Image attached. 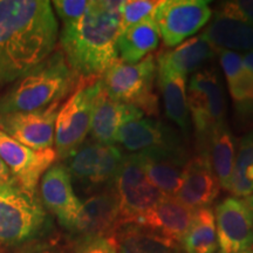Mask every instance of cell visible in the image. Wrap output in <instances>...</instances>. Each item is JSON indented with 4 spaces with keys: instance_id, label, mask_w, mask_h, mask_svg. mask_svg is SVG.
Returning a JSON list of instances; mask_svg holds the SVG:
<instances>
[{
    "instance_id": "cell-1",
    "label": "cell",
    "mask_w": 253,
    "mask_h": 253,
    "mask_svg": "<svg viewBox=\"0 0 253 253\" xmlns=\"http://www.w3.org/2000/svg\"><path fill=\"white\" fill-rule=\"evenodd\" d=\"M58 38L50 1L0 0V90L48 58Z\"/></svg>"
},
{
    "instance_id": "cell-2",
    "label": "cell",
    "mask_w": 253,
    "mask_h": 253,
    "mask_svg": "<svg viewBox=\"0 0 253 253\" xmlns=\"http://www.w3.org/2000/svg\"><path fill=\"white\" fill-rule=\"evenodd\" d=\"M120 1L91 0L86 13L62 26L61 52L78 78H101L119 60Z\"/></svg>"
},
{
    "instance_id": "cell-3",
    "label": "cell",
    "mask_w": 253,
    "mask_h": 253,
    "mask_svg": "<svg viewBox=\"0 0 253 253\" xmlns=\"http://www.w3.org/2000/svg\"><path fill=\"white\" fill-rule=\"evenodd\" d=\"M77 79L63 53L54 50L0 95V115L36 112L61 103L77 86Z\"/></svg>"
},
{
    "instance_id": "cell-4",
    "label": "cell",
    "mask_w": 253,
    "mask_h": 253,
    "mask_svg": "<svg viewBox=\"0 0 253 253\" xmlns=\"http://www.w3.org/2000/svg\"><path fill=\"white\" fill-rule=\"evenodd\" d=\"M49 223L37 192L19 183L0 188V248H21L42 238Z\"/></svg>"
},
{
    "instance_id": "cell-5",
    "label": "cell",
    "mask_w": 253,
    "mask_h": 253,
    "mask_svg": "<svg viewBox=\"0 0 253 253\" xmlns=\"http://www.w3.org/2000/svg\"><path fill=\"white\" fill-rule=\"evenodd\" d=\"M157 63L153 54L136 63L118 60L101 77L104 93L118 102L137 107L143 113L157 114V97L154 82Z\"/></svg>"
},
{
    "instance_id": "cell-6",
    "label": "cell",
    "mask_w": 253,
    "mask_h": 253,
    "mask_svg": "<svg viewBox=\"0 0 253 253\" xmlns=\"http://www.w3.org/2000/svg\"><path fill=\"white\" fill-rule=\"evenodd\" d=\"M186 95L189 114L201 149L210 135L226 123L225 94L217 69L204 67L192 74Z\"/></svg>"
},
{
    "instance_id": "cell-7",
    "label": "cell",
    "mask_w": 253,
    "mask_h": 253,
    "mask_svg": "<svg viewBox=\"0 0 253 253\" xmlns=\"http://www.w3.org/2000/svg\"><path fill=\"white\" fill-rule=\"evenodd\" d=\"M102 91L101 79L82 84L60 107L55 122L54 147L60 160H68L89 134L94 104Z\"/></svg>"
},
{
    "instance_id": "cell-8",
    "label": "cell",
    "mask_w": 253,
    "mask_h": 253,
    "mask_svg": "<svg viewBox=\"0 0 253 253\" xmlns=\"http://www.w3.org/2000/svg\"><path fill=\"white\" fill-rule=\"evenodd\" d=\"M126 155L116 145L84 141L68 158L66 168L72 182L84 191L95 192L115 186V181Z\"/></svg>"
},
{
    "instance_id": "cell-9",
    "label": "cell",
    "mask_w": 253,
    "mask_h": 253,
    "mask_svg": "<svg viewBox=\"0 0 253 253\" xmlns=\"http://www.w3.org/2000/svg\"><path fill=\"white\" fill-rule=\"evenodd\" d=\"M207 0H163L155 8L153 19L164 45L184 42L208 24L212 11Z\"/></svg>"
},
{
    "instance_id": "cell-10",
    "label": "cell",
    "mask_w": 253,
    "mask_h": 253,
    "mask_svg": "<svg viewBox=\"0 0 253 253\" xmlns=\"http://www.w3.org/2000/svg\"><path fill=\"white\" fill-rule=\"evenodd\" d=\"M115 188L120 198V227L149 210L164 196L148 179L138 153L125 156Z\"/></svg>"
},
{
    "instance_id": "cell-11",
    "label": "cell",
    "mask_w": 253,
    "mask_h": 253,
    "mask_svg": "<svg viewBox=\"0 0 253 253\" xmlns=\"http://www.w3.org/2000/svg\"><path fill=\"white\" fill-rule=\"evenodd\" d=\"M40 201L46 211L55 216L59 224L73 232L80 217L82 202L65 164H53L40 179Z\"/></svg>"
},
{
    "instance_id": "cell-12",
    "label": "cell",
    "mask_w": 253,
    "mask_h": 253,
    "mask_svg": "<svg viewBox=\"0 0 253 253\" xmlns=\"http://www.w3.org/2000/svg\"><path fill=\"white\" fill-rule=\"evenodd\" d=\"M60 107L61 103H55L36 112L0 115V130L30 149H52Z\"/></svg>"
},
{
    "instance_id": "cell-13",
    "label": "cell",
    "mask_w": 253,
    "mask_h": 253,
    "mask_svg": "<svg viewBox=\"0 0 253 253\" xmlns=\"http://www.w3.org/2000/svg\"><path fill=\"white\" fill-rule=\"evenodd\" d=\"M0 158L19 184L37 192L41 177L58 160L55 150H33L0 130Z\"/></svg>"
},
{
    "instance_id": "cell-14",
    "label": "cell",
    "mask_w": 253,
    "mask_h": 253,
    "mask_svg": "<svg viewBox=\"0 0 253 253\" xmlns=\"http://www.w3.org/2000/svg\"><path fill=\"white\" fill-rule=\"evenodd\" d=\"M213 213L220 253L249 250L253 240V218L244 199L227 197L217 205Z\"/></svg>"
},
{
    "instance_id": "cell-15",
    "label": "cell",
    "mask_w": 253,
    "mask_h": 253,
    "mask_svg": "<svg viewBox=\"0 0 253 253\" xmlns=\"http://www.w3.org/2000/svg\"><path fill=\"white\" fill-rule=\"evenodd\" d=\"M120 227V198L115 186L101 190L82 202V209L73 235L75 239L88 237H114Z\"/></svg>"
},
{
    "instance_id": "cell-16",
    "label": "cell",
    "mask_w": 253,
    "mask_h": 253,
    "mask_svg": "<svg viewBox=\"0 0 253 253\" xmlns=\"http://www.w3.org/2000/svg\"><path fill=\"white\" fill-rule=\"evenodd\" d=\"M194 214L195 210L185 207L177 198L163 196L154 207L135 217L126 225L142 227L181 245Z\"/></svg>"
},
{
    "instance_id": "cell-17",
    "label": "cell",
    "mask_w": 253,
    "mask_h": 253,
    "mask_svg": "<svg viewBox=\"0 0 253 253\" xmlns=\"http://www.w3.org/2000/svg\"><path fill=\"white\" fill-rule=\"evenodd\" d=\"M116 143L131 153L150 149H183L178 132L160 120L142 118L120 129Z\"/></svg>"
},
{
    "instance_id": "cell-18",
    "label": "cell",
    "mask_w": 253,
    "mask_h": 253,
    "mask_svg": "<svg viewBox=\"0 0 253 253\" xmlns=\"http://www.w3.org/2000/svg\"><path fill=\"white\" fill-rule=\"evenodd\" d=\"M140 156L145 175L155 188L164 196L176 197L181 189L188 155L183 149H150L141 151Z\"/></svg>"
},
{
    "instance_id": "cell-19",
    "label": "cell",
    "mask_w": 253,
    "mask_h": 253,
    "mask_svg": "<svg viewBox=\"0 0 253 253\" xmlns=\"http://www.w3.org/2000/svg\"><path fill=\"white\" fill-rule=\"evenodd\" d=\"M219 182L208 157L199 153L186 163L181 189L175 198L196 211L210 207L219 194Z\"/></svg>"
},
{
    "instance_id": "cell-20",
    "label": "cell",
    "mask_w": 253,
    "mask_h": 253,
    "mask_svg": "<svg viewBox=\"0 0 253 253\" xmlns=\"http://www.w3.org/2000/svg\"><path fill=\"white\" fill-rule=\"evenodd\" d=\"M144 113L137 107L114 101L102 91L94 104L90 123V140L102 144L115 145L120 129L126 123L143 118Z\"/></svg>"
},
{
    "instance_id": "cell-21",
    "label": "cell",
    "mask_w": 253,
    "mask_h": 253,
    "mask_svg": "<svg viewBox=\"0 0 253 253\" xmlns=\"http://www.w3.org/2000/svg\"><path fill=\"white\" fill-rule=\"evenodd\" d=\"M218 50L211 45L203 34L184 41L175 49L160 53L157 56V68L188 78L195 74L205 63L214 58Z\"/></svg>"
},
{
    "instance_id": "cell-22",
    "label": "cell",
    "mask_w": 253,
    "mask_h": 253,
    "mask_svg": "<svg viewBox=\"0 0 253 253\" xmlns=\"http://www.w3.org/2000/svg\"><path fill=\"white\" fill-rule=\"evenodd\" d=\"M199 153L208 157L219 185L229 191L237 153V140L229 126L225 123L217 128L199 149Z\"/></svg>"
},
{
    "instance_id": "cell-23",
    "label": "cell",
    "mask_w": 253,
    "mask_h": 253,
    "mask_svg": "<svg viewBox=\"0 0 253 253\" xmlns=\"http://www.w3.org/2000/svg\"><path fill=\"white\" fill-rule=\"evenodd\" d=\"M203 36L219 50L253 52V25L214 13L212 21L205 28Z\"/></svg>"
},
{
    "instance_id": "cell-24",
    "label": "cell",
    "mask_w": 253,
    "mask_h": 253,
    "mask_svg": "<svg viewBox=\"0 0 253 253\" xmlns=\"http://www.w3.org/2000/svg\"><path fill=\"white\" fill-rule=\"evenodd\" d=\"M160 38L153 17L126 28L120 32L116 42L119 60L126 63L140 62L157 48Z\"/></svg>"
},
{
    "instance_id": "cell-25",
    "label": "cell",
    "mask_w": 253,
    "mask_h": 253,
    "mask_svg": "<svg viewBox=\"0 0 253 253\" xmlns=\"http://www.w3.org/2000/svg\"><path fill=\"white\" fill-rule=\"evenodd\" d=\"M157 80L168 119L176 123L186 137L190 130L186 78L157 68Z\"/></svg>"
},
{
    "instance_id": "cell-26",
    "label": "cell",
    "mask_w": 253,
    "mask_h": 253,
    "mask_svg": "<svg viewBox=\"0 0 253 253\" xmlns=\"http://www.w3.org/2000/svg\"><path fill=\"white\" fill-rule=\"evenodd\" d=\"M118 253H181L182 248L156 233L136 225L121 226L115 233Z\"/></svg>"
},
{
    "instance_id": "cell-27",
    "label": "cell",
    "mask_w": 253,
    "mask_h": 253,
    "mask_svg": "<svg viewBox=\"0 0 253 253\" xmlns=\"http://www.w3.org/2000/svg\"><path fill=\"white\" fill-rule=\"evenodd\" d=\"M185 253H216L218 240L216 221L212 209L204 208L195 211L194 218L181 242Z\"/></svg>"
},
{
    "instance_id": "cell-28",
    "label": "cell",
    "mask_w": 253,
    "mask_h": 253,
    "mask_svg": "<svg viewBox=\"0 0 253 253\" xmlns=\"http://www.w3.org/2000/svg\"><path fill=\"white\" fill-rule=\"evenodd\" d=\"M229 191L237 198H246L253 194V129L246 132L237 145Z\"/></svg>"
},
{
    "instance_id": "cell-29",
    "label": "cell",
    "mask_w": 253,
    "mask_h": 253,
    "mask_svg": "<svg viewBox=\"0 0 253 253\" xmlns=\"http://www.w3.org/2000/svg\"><path fill=\"white\" fill-rule=\"evenodd\" d=\"M227 84L238 119L245 123L253 121V73L243 67L242 72Z\"/></svg>"
},
{
    "instance_id": "cell-30",
    "label": "cell",
    "mask_w": 253,
    "mask_h": 253,
    "mask_svg": "<svg viewBox=\"0 0 253 253\" xmlns=\"http://www.w3.org/2000/svg\"><path fill=\"white\" fill-rule=\"evenodd\" d=\"M158 2L155 0H125L120 1V32L153 17Z\"/></svg>"
},
{
    "instance_id": "cell-31",
    "label": "cell",
    "mask_w": 253,
    "mask_h": 253,
    "mask_svg": "<svg viewBox=\"0 0 253 253\" xmlns=\"http://www.w3.org/2000/svg\"><path fill=\"white\" fill-rule=\"evenodd\" d=\"M72 253H118L115 237H88L73 239Z\"/></svg>"
},
{
    "instance_id": "cell-32",
    "label": "cell",
    "mask_w": 253,
    "mask_h": 253,
    "mask_svg": "<svg viewBox=\"0 0 253 253\" xmlns=\"http://www.w3.org/2000/svg\"><path fill=\"white\" fill-rule=\"evenodd\" d=\"M89 2L87 0H55L50 4L65 26L78 21L86 13Z\"/></svg>"
},
{
    "instance_id": "cell-33",
    "label": "cell",
    "mask_w": 253,
    "mask_h": 253,
    "mask_svg": "<svg viewBox=\"0 0 253 253\" xmlns=\"http://www.w3.org/2000/svg\"><path fill=\"white\" fill-rule=\"evenodd\" d=\"M218 13L253 25V0H233L220 2Z\"/></svg>"
},
{
    "instance_id": "cell-34",
    "label": "cell",
    "mask_w": 253,
    "mask_h": 253,
    "mask_svg": "<svg viewBox=\"0 0 253 253\" xmlns=\"http://www.w3.org/2000/svg\"><path fill=\"white\" fill-rule=\"evenodd\" d=\"M219 63L227 80V84L235 79L242 72L243 67V54L242 53L232 52V50H219Z\"/></svg>"
},
{
    "instance_id": "cell-35",
    "label": "cell",
    "mask_w": 253,
    "mask_h": 253,
    "mask_svg": "<svg viewBox=\"0 0 253 253\" xmlns=\"http://www.w3.org/2000/svg\"><path fill=\"white\" fill-rule=\"evenodd\" d=\"M18 253H72L71 245L60 244L56 239H37L21 246Z\"/></svg>"
},
{
    "instance_id": "cell-36",
    "label": "cell",
    "mask_w": 253,
    "mask_h": 253,
    "mask_svg": "<svg viewBox=\"0 0 253 253\" xmlns=\"http://www.w3.org/2000/svg\"><path fill=\"white\" fill-rule=\"evenodd\" d=\"M18 181L14 178V176L12 175L7 166L4 163V161L0 158V188L6 185H12L17 184Z\"/></svg>"
},
{
    "instance_id": "cell-37",
    "label": "cell",
    "mask_w": 253,
    "mask_h": 253,
    "mask_svg": "<svg viewBox=\"0 0 253 253\" xmlns=\"http://www.w3.org/2000/svg\"><path fill=\"white\" fill-rule=\"evenodd\" d=\"M243 65L245 68L250 69L253 73V52L243 54Z\"/></svg>"
},
{
    "instance_id": "cell-38",
    "label": "cell",
    "mask_w": 253,
    "mask_h": 253,
    "mask_svg": "<svg viewBox=\"0 0 253 253\" xmlns=\"http://www.w3.org/2000/svg\"><path fill=\"white\" fill-rule=\"evenodd\" d=\"M244 202H245L246 207H248L250 212H251V214H252V218H253V194L251 196H249V197L244 198Z\"/></svg>"
},
{
    "instance_id": "cell-39",
    "label": "cell",
    "mask_w": 253,
    "mask_h": 253,
    "mask_svg": "<svg viewBox=\"0 0 253 253\" xmlns=\"http://www.w3.org/2000/svg\"><path fill=\"white\" fill-rule=\"evenodd\" d=\"M237 253H253L251 250H245V251H240V252H237Z\"/></svg>"
},
{
    "instance_id": "cell-40",
    "label": "cell",
    "mask_w": 253,
    "mask_h": 253,
    "mask_svg": "<svg viewBox=\"0 0 253 253\" xmlns=\"http://www.w3.org/2000/svg\"><path fill=\"white\" fill-rule=\"evenodd\" d=\"M249 250H251V251L253 252V240H252V244H251V246H250Z\"/></svg>"
}]
</instances>
